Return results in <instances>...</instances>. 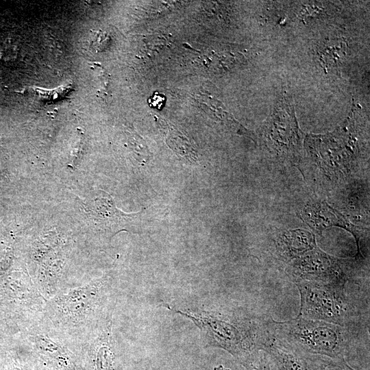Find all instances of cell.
Here are the masks:
<instances>
[{
	"instance_id": "cell-5",
	"label": "cell",
	"mask_w": 370,
	"mask_h": 370,
	"mask_svg": "<svg viewBox=\"0 0 370 370\" xmlns=\"http://www.w3.org/2000/svg\"><path fill=\"white\" fill-rule=\"evenodd\" d=\"M21 345L36 370H76L73 352L42 321L21 334Z\"/></svg>"
},
{
	"instance_id": "cell-4",
	"label": "cell",
	"mask_w": 370,
	"mask_h": 370,
	"mask_svg": "<svg viewBox=\"0 0 370 370\" xmlns=\"http://www.w3.org/2000/svg\"><path fill=\"white\" fill-rule=\"evenodd\" d=\"M361 260L336 258L317 246L288 264L284 272L294 283L305 280L347 285L358 281Z\"/></svg>"
},
{
	"instance_id": "cell-9",
	"label": "cell",
	"mask_w": 370,
	"mask_h": 370,
	"mask_svg": "<svg viewBox=\"0 0 370 370\" xmlns=\"http://www.w3.org/2000/svg\"><path fill=\"white\" fill-rule=\"evenodd\" d=\"M299 217L319 234H321L323 230L330 227H338L346 230L356 240L357 254L355 257L363 258L360 248V239L362 235L361 229L352 224L345 216L326 202H316L306 206L301 210Z\"/></svg>"
},
{
	"instance_id": "cell-11",
	"label": "cell",
	"mask_w": 370,
	"mask_h": 370,
	"mask_svg": "<svg viewBox=\"0 0 370 370\" xmlns=\"http://www.w3.org/2000/svg\"><path fill=\"white\" fill-rule=\"evenodd\" d=\"M275 245L278 260L284 262L286 266L317 246L315 236L302 229L280 233L275 241Z\"/></svg>"
},
{
	"instance_id": "cell-7",
	"label": "cell",
	"mask_w": 370,
	"mask_h": 370,
	"mask_svg": "<svg viewBox=\"0 0 370 370\" xmlns=\"http://www.w3.org/2000/svg\"><path fill=\"white\" fill-rule=\"evenodd\" d=\"M76 370H115L111 323L86 342L75 347Z\"/></svg>"
},
{
	"instance_id": "cell-14",
	"label": "cell",
	"mask_w": 370,
	"mask_h": 370,
	"mask_svg": "<svg viewBox=\"0 0 370 370\" xmlns=\"http://www.w3.org/2000/svg\"><path fill=\"white\" fill-rule=\"evenodd\" d=\"M321 370H356L344 358L333 359L324 356Z\"/></svg>"
},
{
	"instance_id": "cell-16",
	"label": "cell",
	"mask_w": 370,
	"mask_h": 370,
	"mask_svg": "<svg viewBox=\"0 0 370 370\" xmlns=\"http://www.w3.org/2000/svg\"><path fill=\"white\" fill-rule=\"evenodd\" d=\"M214 370H231L230 369L224 367L223 365H219L214 368Z\"/></svg>"
},
{
	"instance_id": "cell-6",
	"label": "cell",
	"mask_w": 370,
	"mask_h": 370,
	"mask_svg": "<svg viewBox=\"0 0 370 370\" xmlns=\"http://www.w3.org/2000/svg\"><path fill=\"white\" fill-rule=\"evenodd\" d=\"M287 102L278 108L262 127V142L277 156L295 162L301 146V135L294 112Z\"/></svg>"
},
{
	"instance_id": "cell-3",
	"label": "cell",
	"mask_w": 370,
	"mask_h": 370,
	"mask_svg": "<svg viewBox=\"0 0 370 370\" xmlns=\"http://www.w3.org/2000/svg\"><path fill=\"white\" fill-rule=\"evenodd\" d=\"M295 284L300 295L297 317L358 328L363 312L346 285L305 280Z\"/></svg>"
},
{
	"instance_id": "cell-12",
	"label": "cell",
	"mask_w": 370,
	"mask_h": 370,
	"mask_svg": "<svg viewBox=\"0 0 370 370\" xmlns=\"http://www.w3.org/2000/svg\"><path fill=\"white\" fill-rule=\"evenodd\" d=\"M345 47L343 42L339 40H332L322 44L317 52L320 64L325 69L338 66L345 56Z\"/></svg>"
},
{
	"instance_id": "cell-8",
	"label": "cell",
	"mask_w": 370,
	"mask_h": 370,
	"mask_svg": "<svg viewBox=\"0 0 370 370\" xmlns=\"http://www.w3.org/2000/svg\"><path fill=\"white\" fill-rule=\"evenodd\" d=\"M262 351L267 354L272 370H321L324 358L294 348L272 333Z\"/></svg>"
},
{
	"instance_id": "cell-15",
	"label": "cell",
	"mask_w": 370,
	"mask_h": 370,
	"mask_svg": "<svg viewBox=\"0 0 370 370\" xmlns=\"http://www.w3.org/2000/svg\"><path fill=\"white\" fill-rule=\"evenodd\" d=\"M165 97L158 92H155L149 99V105L153 108L161 110L165 103Z\"/></svg>"
},
{
	"instance_id": "cell-2",
	"label": "cell",
	"mask_w": 370,
	"mask_h": 370,
	"mask_svg": "<svg viewBox=\"0 0 370 370\" xmlns=\"http://www.w3.org/2000/svg\"><path fill=\"white\" fill-rule=\"evenodd\" d=\"M273 336L306 353L333 359L349 357L356 345L357 328L297 317L277 321L271 317Z\"/></svg>"
},
{
	"instance_id": "cell-13",
	"label": "cell",
	"mask_w": 370,
	"mask_h": 370,
	"mask_svg": "<svg viewBox=\"0 0 370 370\" xmlns=\"http://www.w3.org/2000/svg\"><path fill=\"white\" fill-rule=\"evenodd\" d=\"M241 365L245 370H272L267 354L262 350L254 353Z\"/></svg>"
},
{
	"instance_id": "cell-10",
	"label": "cell",
	"mask_w": 370,
	"mask_h": 370,
	"mask_svg": "<svg viewBox=\"0 0 370 370\" xmlns=\"http://www.w3.org/2000/svg\"><path fill=\"white\" fill-rule=\"evenodd\" d=\"M93 199L92 204L85 210L100 230L112 235L123 230L126 222L137 213L127 214L116 207L112 197L104 191Z\"/></svg>"
},
{
	"instance_id": "cell-1",
	"label": "cell",
	"mask_w": 370,
	"mask_h": 370,
	"mask_svg": "<svg viewBox=\"0 0 370 370\" xmlns=\"http://www.w3.org/2000/svg\"><path fill=\"white\" fill-rule=\"evenodd\" d=\"M110 284L101 278L61 291L46 301L42 322L73 351L111 323Z\"/></svg>"
}]
</instances>
